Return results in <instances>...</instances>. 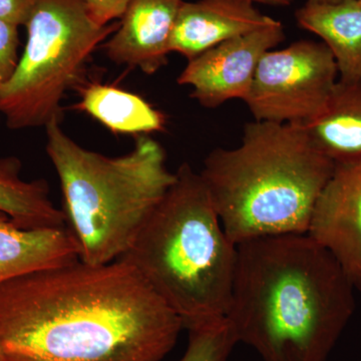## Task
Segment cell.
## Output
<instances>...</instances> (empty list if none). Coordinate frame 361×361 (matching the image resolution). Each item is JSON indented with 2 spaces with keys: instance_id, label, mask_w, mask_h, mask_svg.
Returning <instances> with one entry per match:
<instances>
[{
  "instance_id": "obj_13",
  "label": "cell",
  "mask_w": 361,
  "mask_h": 361,
  "mask_svg": "<svg viewBox=\"0 0 361 361\" xmlns=\"http://www.w3.org/2000/svg\"><path fill=\"white\" fill-rule=\"evenodd\" d=\"M299 126L334 164L361 161V82L337 80L322 111Z\"/></svg>"
},
{
  "instance_id": "obj_5",
  "label": "cell",
  "mask_w": 361,
  "mask_h": 361,
  "mask_svg": "<svg viewBox=\"0 0 361 361\" xmlns=\"http://www.w3.org/2000/svg\"><path fill=\"white\" fill-rule=\"evenodd\" d=\"M44 130L45 149L61 183V209L80 260L90 265L118 260L175 182L165 149L142 135L129 153L108 157L80 146L61 122Z\"/></svg>"
},
{
  "instance_id": "obj_16",
  "label": "cell",
  "mask_w": 361,
  "mask_h": 361,
  "mask_svg": "<svg viewBox=\"0 0 361 361\" xmlns=\"http://www.w3.org/2000/svg\"><path fill=\"white\" fill-rule=\"evenodd\" d=\"M21 170L18 157L0 158V211L21 229L65 227V214L52 203L49 183L23 180Z\"/></svg>"
},
{
  "instance_id": "obj_18",
  "label": "cell",
  "mask_w": 361,
  "mask_h": 361,
  "mask_svg": "<svg viewBox=\"0 0 361 361\" xmlns=\"http://www.w3.org/2000/svg\"><path fill=\"white\" fill-rule=\"evenodd\" d=\"M20 26L0 20V89L13 77L20 63Z\"/></svg>"
},
{
  "instance_id": "obj_17",
  "label": "cell",
  "mask_w": 361,
  "mask_h": 361,
  "mask_svg": "<svg viewBox=\"0 0 361 361\" xmlns=\"http://www.w3.org/2000/svg\"><path fill=\"white\" fill-rule=\"evenodd\" d=\"M189 331V344L180 361H227L238 343L231 325L226 318Z\"/></svg>"
},
{
  "instance_id": "obj_3",
  "label": "cell",
  "mask_w": 361,
  "mask_h": 361,
  "mask_svg": "<svg viewBox=\"0 0 361 361\" xmlns=\"http://www.w3.org/2000/svg\"><path fill=\"white\" fill-rule=\"evenodd\" d=\"M336 164L301 126L247 123L239 147L215 149L200 175L233 243L310 230Z\"/></svg>"
},
{
  "instance_id": "obj_23",
  "label": "cell",
  "mask_w": 361,
  "mask_h": 361,
  "mask_svg": "<svg viewBox=\"0 0 361 361\" xmlns=\"http://www.w3.org/2000/svg\"><path fill=\"white\" fill-rule=\"evenodd\" d=\"M1 118H2V116H1V115H0V122H1Z\"/></svg>"
},
{
  "instance_id": "obj_6",
  "label": "cell",
  "mask_w": 361,
  "mask_h": 361,
  "mask_svg": "<svg viewBox=\"0 0 361 361\" xmlns=\"http://www.w3.org/2000/svg\"><path fill=\"white\" fill-rule=\"evenodd\" d=\"M118 25H97L85 0H33L20 63L0 89V115L7 128L61 122L66 94L82 87L90 56Z\"/></svg>"
},
{
  "instance_id": "obj_22",
  "label": "cell",
  "mask_w": 361,
  "mask_h": 361,
  "mask_svg": "<svg viewBox=\"0 0 361 361\" xmlns=\"http://www.w3.org/2000/svg\"><path fill=\"white\" fill-rule=\"evenodd\" d=\"M342 1H344V0H307L310 4H336Z\"/></svg>"
},
{
  "instance_id": "obj_24",
  "label": "cell",
  "mask_w": 361,
  "mask_h": 361,
  "mask_svg": "<svg viewBox=\"0 0 361 361\" xmlns=\"http://www.w3.org/2000/svg\"><path fill=\"white\" fill-rule=\"evenodd\" d=\"M360 1H361V0H360Z\"/></svg>"
},
{
  "instance_id": "obj_2",
  "label": "cell",
  "mask_w": 361,
  "mask_h": 361,
  "mask_svg": "<svg viewBox=\"0 0 361 361\" xmlns=\"http://www.w3.org/2000/svg\"><path fill=\"white\" fill-rule=\"evenodd\" d=\"M355 289L307 233L237 245L226 319L263 361H325L355 311Z\"/></svg>"
},
{
  "instance_id": "obj_9",
  "label": "cell",
  "mask_w": 361,
  "mask_h": 361,
  "mask_svg": "<svg viewBox=\"0 0 361 361\" xmlns=\"http://www.w3.org/2000/svg\"><path fill=\"white\" fill-rule=\"evenodd\" d=\"M307 234L331 253L361 294V161L336 164Z\"/></svg>"
},
{
  "instance_id": "obj_10",
  "label": "cell",
  "mask_w": 361,
  "mask_h": 361,
  "mask_svg": "<svg viewBox=\"0 0 361 361\" xmlns=\"http://www.w3.org/2000/svg\"><path fill=\"white\" fill-rule=\"evenodd\" d=\"M185 0H130L116 32L102 47L118 66L154 75L168 63L170 42Z\"/></svg>"
},
{
  "instance_id": "obj_21",
  "label": "cell",
  "mask_w": 361,
  "mask_h": 361,
  "mask_svg": "<svg viewBox=\"0 0 361 361\" xmlns=\"http://www.w3.org/2000/svg\"><path fill=\"white\" fill-rule=\"evenodd\" d=\"M254 4H264V6L285 7L291 6L294 0H251Z\"/></svg>"
},
{
  "instance_id": "obj_8",
  "label": "cell",
  "mask_w": 361,
  "mask_h": 361,
  "mask_svg": "<svg viewBox=\"0 0 361 361\" xmlns=\"http://www.w3.org/2000/svg\"><path fill=\"white\" fill-rule=\"evenodd\" d=\"M284 39L283 25L274 20L188 61L177 82L192 87L191 97L207 109L218 108L231 99L244 101L259 61Z\"/></svg>"
},
{
  "instance_id": "obj_11",
  "label": "cell",
  "mask_w": 361,
  "mask_h": 361,
  "mask_svg": "<svg viewBox=\"0 0 361 361\" xmlns=\"http://www.w3.org/2000/svg\"><path fill=\"white\" fill-rule=\"evenodd\" d=\"M251 0H196L180 6L170 51L191 61L216 45L269 25Z\"/></svg>"
},
{
  "instance_id": "obj_19",
  "label": "cell",
  "mask_w": 361,
  "mask_h": 361,
  "mask_svg": "<svg viewBox=\"0 0 361 361\" xmlns=\"http://www.w3.org/2000/svg\"><path fill=\"white\" fill-rule=\"evenodd\" d=\"M90 18L104 26L121 20L130 0H85Z\"/></svg>"
},
{
  "instance_id": "obj_1",
  "label": "cell",
  "mask_w": 361,
  "mask_h": 361,
  "mask_svg": "<svg viewBox=\"0 0 361 361\" xmlns=\"http://www.w3.org/2000/svg\"><path fill=\"white\" fill-rule=\"evenodd\" d=\"M183 329L121 260H78L0 284V361H161Z\"/></svg>"
},
{
  "instance_id": "obj_14",
  "label": "cell",
  "mask_w": 361,
  "mask_h": 361,
  "mask_svg": "<svg viewBox=\"0 0 361 361\" xmlns=\"http://www.w3.org/2000/svg\"><path fill=\"white\" fill-rule=\"evenodd\" d=\"M295 18L304 30L314 33L329 47L336 61L338 80L361 82V1L336 4L306 2Z\"/></svg>"
},
{
  "instance_id": "obj_20",
  "label": "cell",
  "mask_w": 361,
  "mask_h": 361,
  "mask_svg": "<svg viewBox=\"0 0 361 361\" xmlns=\"http://www.w3.org/2000/svg\"><path fill=\"white\" fill-rule=\"evenodd\" d=\"M32 6L33 0H0V20L25 26Z\"/></svg>"
},
{
  "instance_id": "obj_4",
  "label": "cell",
  "mask_w": 361,
  "mask_h": 361,
  "mask_svg": "<svg viewBox=\"0 0 361 361\" xmlns=\"http://www.w3.org/2000/svg\"><path fill=\"white\" fill-rule=\"evenodd\" d=\"M118 260L151 286L188 330L226 318L237 245L224 231L200 173L183 163L175 182Z\"/></svg>"
},
{
  "instance_id": "obj_12",
  "label": "cell",
  "mask_w": 361,
  "mask_h": 361,
  "mask_svg": "<svg viewBox=\"0 0 361 361\" xmlns=\"http://www.w3.org/2000/svg\"><path fill=\"white\" fill-rule=\"evenodd\" d=\"M78 260V243L66 226L21 229L0 211V284L32 271Z\"/></svg>"
},
{
  "instance_id": "obj_15",
  "label": "cell",
  "mask_w": 361,
  "mask_h": 361,
  "mask_svg": "<svg viewBox=\"0 0 361 361\" xmlns=\"http://www.w3.org/2000/svg\"><path fill=\"white\" fill-rule=\"evenodd\" d=\"M77 110L114 134L151 135L165 130L166 116L144 97L114 85L90 82L78 87Z\"/></svg>"
},
{
  "instance_id": "obj_7",
  "label": "cell",
  "mask_w": 361,
  "mask_h": 361,
  "mask_svg": "<svg viewBox=\"0 0 361 361\" xmlns=\"http://www.w3.org/2000/svg\"><path fill=\"white\" fill-rule=\"evenodd\" d=\"M337 80L329 47L298 40L266 52L243 102L258 122L303 125L322 111Z\"/></svg>"
}]
</instances>
